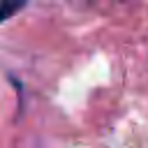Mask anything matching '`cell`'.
<instances>
[{
    "label": "cell",
    "instance_id": "6da1fadb",
    "mask_svg": "<svg viewBox=\"0 0 148 148\" xmlns=\"http://www.w3.org/2000/svg\"><path fill=\"white\" fill-rule=\"evenodd\" d=\"M23 5H25V0H0V23L7 21L9 16H14Z\"/></svg>",
    "mask_w": 148,
    "mask_h": 148
}]
</instances>
